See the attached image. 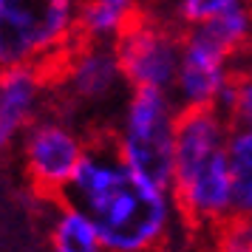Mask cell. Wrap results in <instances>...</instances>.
Masks as SVG:
<instances>
[{
  "instance_id": "9a60e30c",
  "label": "cell",
  "mask_w": 252,
  "mask_h": 252,
  "mask_svg": "<svg viewBox=\"0 0 252 252\" xmlns=\"http://www.w3.org/2000/svg\"><path fill=\"white\" fill-rule=\"evenodd\" d=\"M207 235H210L207 252H252V218L232 216Z\"/></svg>"
},
{
  "instance_id": "8fae6325",
  "label": "cell",
  "mask_w": 252,
  "mask_h": 252,
  "mask_svg": "<svg viewBox=\"0 0 252 252\" xmlns=\"http://www.w3.org/2000/svg\"><path fill=\"white\" fill-rule=\"evenodd\" d=\"M142 12L130 0H82L80 9V43L114 46L127 23Z\"/></svg>"
},
{
  "instance_id": "6da1fadb",
  "label": "cell",
  "mask_w": 252,
  "mask_h": 252,
  "mask_svg": "<svg viewBox=\"0 0 252 252\" xmlns=\"http://www.w3.org/2000/svg\"><path fill=\"white\" fill-rule=\"evenodd\" d=\"M65 201L94 221L105 252H159L179 218L170 190L133 176L108 133L91 136Z\"/></svg>"
},
{
  "instance_id": "9c48e42d",
  "label": "cell",
  "mask_w": 252,
  "mask_h": 252,
  "mask_svg": "<svg viewBox=\"0 0 252 252\" xmlns=\"http://www.w3.org/2000/svg\"><path fill=\"white\" fill-rule=\"evenodd\" d=\"M54 96L51 74L40 68L0 71V130L20 142L29 127L46 114Z\"/></svg>"
},
{
  "instance_id": "277c9868",
  "label": "cell",
  "mask_w": 252,
  "mask_h": 252,
  "mask_svg": "<svg viewBox=\"0 0 252 252\" xmlns=\"http://www.w3.org/2000/svg\"><path fill=\"white\" fill-rule=\"evenodd\" d=\"M179 105L167 91H127L116 116L114 130L108 133L116 156L142 182L170 190L173 159H176V127Z\"/></svg>"
},
{
  "instance_id": "4fadbf2b",
  "label": "cell",
  "mask_w": 252,
  "mask_h": 252,
  "mask_svg": "<svg viewBox=\"0 0 252 252\" xmlns=\"http://www.w3.org/2000/svg\"><path fill=\"white\" fill-rule=\"evenodd\" d=\"M218 111L227 116V122L232 127L252 125V54H247L235 63L229 88L221 96Z\"/></svg>"
},
{
  "instance_id": "3957f363",
  "label": "cell",
  "mask_w": 252,
  "mask_h": 252,
  "mask_svg": "<svg viewBox=\"0 0 252 252\" xmlns=\"http://www.w3.org/2000/svg\"><path fill=\"white\" fill-rule=\"evenodd\" d=\"M82 0H0V71L54 74L80 43Z\"/></svg>"
},
{
  "instance_id": "5bb4252c",
  "label": "cell",
  "mask_w": 252,
  "mask_h": 252,
  "mask_svg": "<svg viewBox=\"0 0 252 252\" xmlns=\"http://www.w3.org/2000/svg\"><path fill=\"white\" fill-rule=\"evenodd\" d=\"M238 3H244V0H167V6L159 14L184 34L190 29H198V26L216 20L218 14L229 12Z\"/></svg>"
},
{
  "instance_id": "ba28073f",
  "label": "cell",
  "mask_w": 252,
  "mask_h": 252,
  "mask_svg": "<svg viewBox=\"0 0 252 252\" xmlns=\"http://www.w3.org/2000/svg\"><path fill=\"white\" fill-rule=\"evenodd\" d=\"M235 63L238 60L229 57L201 32H184L179 74L170 91L179 111H218L221 96L229 88Z\"/></svg>"
},
{
  "instance_id": "5b68a950",
  "label": "cell",
  "mask_w": 252,
  "mask_h": 252,
  "mask_svg": "<svg viewBox=\"0 0 252 252\" xmlns=\"http://www.w3.org/2000/svg\"><path fill=\"white\" fill-rule=\"evenodd\" d=\"M17 145L32 190L48 201H63L91 145V136L68 116L43 114Z\"/></svg>"
},
{
  "instance_id": "30bf717a",
  "label": "cell",
  "mask_w": 252,
  "mask_h": 252,
  "mask_svg": "<svg viewBox=\"0 0 252 252\" xmlns=\"http://www.w3.org/2000/svg\"><path fill=\"white\" fill-rule=\"evenodd\" d=\"M51 221H48V244L51 252H105L102 238L94 221L74 204L51 201Z\"/></svg>"
},
{
  "instance_id": "7c38bea8",
  "label": "cell",
  "mask_w": 252,
  "mask_h": 252,
  "mask_svg": "<svg viewBox=\"0 0 252 252\" xmlns=\"http://www.w3.org/2000/svg\"><path fill=\"white\" fill-rule=\"evenodd\" d=\"M227 156L232 176V213L252 218V125L229 130Z\"/></svg>"
},
{
  "instance_id": "2e32d148",
  "label": "cell",
  "mask_w": 252,
  "mask_h": 252,
  "mask_svg": "<svg viewBox=\"0 0 252 252\" xmlns=\"http://www.w3.org/2000/svg\"><path fill=\"white\" fill-rule=\"evenodd\" d=\"M130 3H133V6H139V9H148L150 0H130Z\"/></svg>"
},
{
  "instance_id": "7a4b0ae2",
  "label": "cell",
  "mask_w": 252,
  "mask_h": 252,
  "mask_svg": "<svg viewBox=\"0 0 252 252\" xmlns=\"http://www.w3.org/2000/svg\"><path fill=\"white\" fill-rule=\"evenodd\" d=\"M232 125L221 111H182L176 127L170 193L193 229L213 232L232 218V176L227 142Z\"/></svg>"
},
{
  "instance_id": "8992f818",
  "label": "cell",
  "mask_w": 252,
  "mask_h": 252,
  "mask_svg": "<svg viewBox=\"0 0 252 252\" xmlns=\"http://www.w3.org/2000/svg\"><path fill=\"white\" fill-rule=\"evenodd\" d=\"M184 34L164 20L156 9L142 12L127 23V29L116 37L114 54L127 88H150V91H173V82L179 74Z\"/></svg>"
},
{
  "instance_id": "52a82bcc",
  "label": "cell",
  "mask_w": 252,
  "mask_h": 252,
  "mask_svg": "<svg viewBox=\"0 0 252 252\" xmlns=\"http://www.w3.org/2000/svg\"><path fill=\"white\" fill-rule=\"evenodd\" d=\"M51 88L74 111H102L127 88L114 46L77 43L51 74Z\"/></svg>"
}]
</instances>
